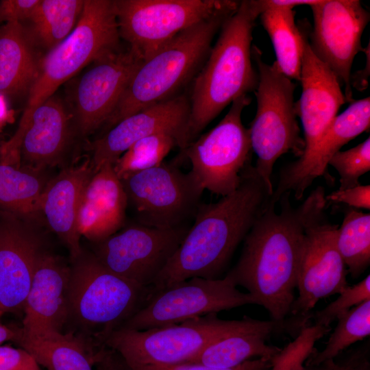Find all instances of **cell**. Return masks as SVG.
I'll return each instance as SVG.
<instances>
[{
  "label": "cell",
  "instance_id": "cell-45",
  "mask_svg": "<svg viewBox=\"0 0 370 370\" xmlns=\"http://www.w3.org/2000/svg\"><path fill=\"white\" fill-rule=\"evenodd\" d=\"M6 97L0 94V129L5 124L9 117Z\"/></svg>",
  "mask_w": 370,
  "mask_h": 370
},
{
  "label": "cell",
  "instance_id": "cell-34",
  "mask_svg": "<svg viewBox=\"0 0 370 370\" xmlns=\"http://www.w3.org/2000/svg\"><path fill=\"white\" fill-rule=\"evenodd\" d=\"M330 330V326H306L295 338L271 359L272 370H302L303 364L314 349L315 343Z\"/></svg>",
  "mask_w": 370,
  "mask_h": 370
},
{
  "label": "cell",
  "instance_id": "cell-12",
  "mask_svg": "<svg viewBox=\"0 0 370 370\" xmlns=\"http://www.w3.org/2000/svg\"><path fill=\"white\" fill-rule=\"evenodd\" d=\"M250 102L247 95L236 98L218 125L181 150L204 190L224 197L238 187L251 149L248 129L241 119Z\"/></svg>",
  "mask_w": 370,
  "mask_h": 370
},
{
  "label": "cell",
  "instance_id": "cell-33",
  "mask_svg": "<svg viewBox=\"0 0 370 370\" xmlns=\"http://www.w3.org/2000/svg\"><path fill=\"white\" fill-rule=\"evenodd\" d=\"M175 146L181 149L179 138L169 132L157 133L134 143L113 164L120 180L160 165Z\"/></svg>",
  "mask_w": 370,
  "mask_h": 370
},
{
  "label": "cell",
  "instance_id": "cell-29",
  "mask_svg": "<svg viewBox=\"0 0 370 370\" xmlns=\"http://www.w3.org/2000/svg\"><path fill=\"white\" fill-rule=\"evenodd\" d=\"M269 36L280 71L288 78L300 82L304 51V29L295 21L291 9H269L259 16Z\"/></svg>",
  "mask_w": 370,
  "mask_h": 370
},
{
  "label": "cell",
  "instance_id": "cell-24",
  "mask_svg": "<svg viewBox=\"0 0 370 370\" xmlns=\"http://www.w3.org/2000/svg\"><path fill=\"white\" fill-rule=\"evenodd\" d=\"M91 161L62 171L49 180L40 199L42 212L52 231L66 245L71 260L83 251L77 216L85 187L94 173Z\"/></svg>",
  "mask_w": 370,
  "mask_h": 370
},
{
  "label": "cell",
  "instance_id": "cell-30",
  "mask_svg": "<svg viewBox=\"0 0 370 370\" xmlns=\"http://www.w3.org/2000/svg\"><path fill=\"white\" fill-rule=\"evenodd\" d=\"M16 343L48 370H93V357L72 333L31 337L21 331Z\"/></svg>",
  "mask_w": 370,
  "mask_h": 370
},
{
  "label": "cell",
  "instance_id": "cell-28",
  "mask_svg": "<svg viewBox=\"0 0 370 370\" xmlns=\"http://www.w3.org/2000/svg\"><path fill=\"white\" fill-rule=\"evenodd\" d=\"M85 0H40L23 24L34 46L47 52L64 40L75 27Z\"/></svg>",
  "mask_w": 370,
  "mask_h": 370
},
{
  "label": "cell",
  "instance_id": "cell-16",
  "mask_svg": "<svg viewBox=\"0 0 370 370\" xmlns=\"http://www.w3.org/2000/svg\"><path fill=\"white\" fill-rule=\"evenodd\" d=\"M143 61L122 47L92 62L77 82L70 109L75 130L87 136L111 117L130 78Z\"/></svg>",
  "mask_w": 370,
  "mask_h": 370
},
{
  "label": "cell",
  "instance_id": "cell-14",
  "mask_svg": "<svg viewBox=\"0 0 370 370\" xmlns=\"http://www.w3.org/2000/svg\"><path fill=\"white\" fill-rule=\"evenodd\" d=\"M190 227L162 229L139 223L124 226L94 243L92 252L115 274L143 286H152L181 245Z\"/></svg>",
  "mask_w": 370,
  "mask_h": 370
},
{
  "label": "cell",
  "instance_id": "cell-21",
  "mask_svg": "<svg viewBox=\"0 0 370 370\" xmlns=\"http://www.w3.org/2000/svg\"><path fill=\"white\" fill-rule=\"evenodd\" d=\"M70 267L60 257L40 256L25 299L21 334L31 337L63 333L68 323Z\"/></svg>",
  "mask_w": 370,
  "mask_h": 370
},
{
  "label": "cell",
  "instance_id": "cell-5",
  "mask_svg": "<svg viewBox=\"0 0 370 370\" xmlns=\"http://www.w3.org/2000/svg\"><path fill=\"white\" fill-rule=\"evenodd\" d=\"M68 287V322L73 321L95 344L106 338L147 303L153 286H143L104 267L92 252L71 260Z\"/></svg>",
  "mask_w": 370,
  "mask_h": 370
},
{
  "label": "cell",
  "instance_id": "cell-27",
  "mask_svg": "<svg viewBox=\"0 0 370 370\" xmlns=\"http://www.w3.org/2000/svg\"><path fill=\"white\" fill-rule=\"evenodd\" d=\"M43 171L0 163V211L21 219L40 213L49 181Z\"/></svg>",
  "mask_w": 370,
  "mask_h": 370
},
{
  "label": "cell",
  "instance_id": "cell-42",
  "mask_svg": "<svg viewBox=\"0 0 370 370\" xmlns=\"http://www.w3.org/2000/svg\"><path fill=\"white\" fill-rule=\"evenodd\" d=\"M366 55L367 62L365 69L358 71L356 73L351 75L350 83L352 87L359 91L365 90L368 86V78L370 71V51L369 42L368 46L364 48L363 51Z\"/></svg>",
  "mask_w": 370,
  "mask_h": 370
},
{
  "label": "cell",
  "instance_id": "cell-10",
  "mask_svg": "<svg viewBox=\"0 0 370 370\" xmlns=\"http://www.w3.org/2000/svg\"><path fill=\"white\" fill-rule=\"evenodd\" d=\"M325 206L314 212L306 227L297 275L299 295L288 314L291 321L284 325L290 332H299L308 326L310 312L321 299L340 294L349 286L347 269L336 245L338 226L324 216Z\"/></svg>",
  "mask_w": 370,
  "mask_h": 370
},
{
  "label": "cell",
  "instance_id": "cell-37",
  "mask_svg": "<svg viewBox=\"0 0 370 370\" xmlns=\"http://www.w3.org/2000/svg\"><path fill=\"white\" fill-rule=\"evenodd\" d=\"M271 367V360L258 358L232 368H217L199 363L182 362L167 365H147L134 370H268Z\"/></svg>",
  "mask_w": 370,
  "mask_h": 370
},
{
  "label": "cell",
  "instance_id": "cell-38",
  "mask_svg": "<svg viewBox=\"0 0 370 370\" xmlns=\"http://www.w3.org/2000/svg\"><path fill=\"white\" fill-rule=\"evenodd\" d=\"M40 366L23 348L0 345V370H42Z\"/></svg>",
  "mask_w": 370,
  "mask_h": 370
},
{
  "label": "cell",
  "instance_id": "cell-15",
  "mask_svg": "<svg viewBox=\"0 0 370 370\" xmlns=\"http://www.w3.org/2000/svg\"><path fill=\"white\" fill-rule=\"evenodd\" d=\"M313 29L308 38L314 54L345 86L347 102H352L350 83L354 59L363 51L361 38L370 14L358 0H319L311 6Z\"/></svg>",
  "mask_w": 370,
  "mask_h": 370
},
{
  "label": "cell",
  "instance_id": "cell-26",
  "mask_svg": "<svg viewBox=\"0 0 370 370\" xmlns=\"http://www.w3.org/2000/svg\"><path fill=\"white\" fill-rule=\"evenodd\" d=\"M278 325L264 321L256 328L234 332L206 346L185 362L199 363L217 368L237 367L253 357L271 360L281 348L267 345V338Z\"/></svg>",
  "mask_w": 370,
  "mask_h": 370
},
{
  "label": "cell",
  "instance_id": "cell-25",
  "mask_svg": "<svg viewBox=\"0 0 370 370\" xmlns=\"http://www.w3.org/2000/svg\"><path fill=\"white\" fill-rule=\"evenodd\" d=\"M23 24L0 25V94L5 97L27 96L36 77L40 60Z\"/></svg>",
  "mask_w": 370,
  "mask_h": 370
},
{
  "label": "cell",
  "instance_id": "cell-36",
  "mask_svg": "<svg viewBox=\"0 0 370 370\" xmlns=\"http://www.w3.org/2000/svg\"><path fill=\"white\" fill-rule=\"evenodd\" d=\"M326 307L312 314L314 325L330 326L340 316L366 300L370 299V275L353 286H348Z\"/></svg>",
  "mask_w": 370,
  "mask_h": 370
},
{
  "label": "cell",
  "instance_id": "cell-17",
  "mask_svg": "<svg viewBox=\"0 0 370 370\" xmlns=\"http://www.w3.org/2000/svg\"><path fill=\"white\" fill-rule=\"evenodd\" d=\"M73 126L71 110L60 97L53 95L34 110L25 126L0 147L1 163L13 165L17 159L22 166L38 170L58 164L70 144Z\"/></svg>",
  "mask_w": 370,
  "mask_h": 370
},
{
  "label": "cell",
  "instance_id": "cell-39",
  "mask_svg": "<svg viewBox=\"0 0 370 370\" xmlns=\"http://www.w3.org/2000/svg\"><path fill=\"white\" fill-rule=\"evenodd\" d=\"M327 202L343 203L350 207L370 209V185L359 184L345 189H338L325 196Z\"/></svg>",
  "mask_w": 370,
  "mask_h": 370
},
{
  "label": "cell",
  "instance_id": "cell-22",
  "mask_svg": "<svg viewBox=\"0 0 370 370\" xmlns=\"http://www.w3.org/2000/svg\"><path fill=\"white\" fill-rule=\"evenodd\" d=\"M303 29L302 90L300 99L295 102L296 115L300 117L304 128L305 147L302 156L317 143L341 106L347 102L336 76L312 51L308 29Z\"/></svg>",
  "mask_w": 370,
  "mask_h": 370
},
{
  "label": "cell",
  "instance_id": "cell-8",
  "mask_svg": "<svg viewBox=\"0 0 370 370\" xmlns=\"http://www.w3.org/2000/svg\"><path fill=\"white\" fill-rule=\"evenodd\" d=\"M251 58L258 67V83L256 113L248 131L251 149L257 156L254 168L271 196V175L276 160L287 153L301 157L305 144L295 109V84L275 62L267 64L256 46L251 47Z\"/></svg>",
  "mask_w": 370,
  "mask_h": 370
},
{
  "label": "cell",
  "instance_id": "cell-41",
  "mask_svg": "<svg viewBox=\"0 0 370 370\" xmlns=\"http://www.w3.org/2000/svg\"><path fill=\"white\" fill-rule=\"evenodd\" d=\"M319 0H258L259 7L263 12L269 9H291L302 5L311 6Z\"/></svg>",
  "mask_w": 370,
  "mask_h": 370
},
{
  "label": "cell",
  "instance_id": "cell-19",
  "mask_svg": "<svg viewBox=\"0 0 370 370\" xmlns=\"http://www.w3.org/2000/svg\"><path fill=\"white\" fill-rule=\"evenodd\" d=\"M190 100L184 94L146 108L121 120L92 144L94 171L115 162L136 141L160 132L175 135L181 150L189 144Z\"/></svg>",
  "mask_w": 370,
  "mask_h": 370
},
{
  "label": "cell",
  "instance_id": "cell-20",
  "mask_svg": "<svg viewBox=\"0 0 370 370\" xmlns=\"http://www.w3.org/2000/svg\"><path fill=\"white\" fill-rule=\"evenodd\" d=\"M42 252L36 232L21 219L0 211V317L23 311Z\"/></svg>",
  "mask_w": 370,
  "mask_h": 370
},
{
  "label": "cell",
  "instance_id": "cell-18",
  "mask_svg": "<svg viewBox=\"0 0 370 370\" xmlns=\"http://www.w3.org/2000/svg\"><path fill=\"white\" fill-rule=\"evenodd\" d=\"M370 126V97L354 100L336 115L313 148L283 168L269 204L275 205L285 193L293 192L301 199L315 179L325 176L329 161L341 148Z\"/></svg>",
  "mask_w": 370,
  "mask_h": 370
},
{
  "label": "cell",
  "instance_id": "cell-46",
  "mask_svg": "<svg viewBox=\"0 0 370 370\" xmlns=\"http://www.w3.org/2000/svg\"><path fill=\"white\" fill-rule=\"evenodd\" d=\"M345 370H370L368 361L365 360L354 365H345Z\"/></svg>",
  "mask_w": 370,
  "mask_h": 370
},
{
  "label": "cell",
  "instance_id": "cell-32",
  "mask_svg": "<svg viewBox=\"0 0 370 370\" xmlns=\"http://www.w3.org/2000/svg\"><path fill=\"white\" fill-rule=\"evenodd\" d=\"M337 321L325 348L320 352L314 349L308 358V367L334 360L347 347L370 335V299L354 307Z\"/></svg>",
  "mask_w": 370,
  "mask_h": 370
},
{
  "label": "cell",
  "instance_id": "cell-23",
  "mask_svg": "<svg viewBox=\"0 0 370 370\" xmlns=\"http://www.w3.org/2000/svg\"><path fill=\"white\" fill-rule=\"evenodd\" d=\"M127 198L113 165L94 172L84 190L77 216L81 236L92 243L118 232L125 224Z\"/></svg>",
  "mask_w": 370,
  "mask_h": 370
},
{
  "label": "cell",
  "instance_id": "cell-9",
  "mask_svg": "<svg viewBox=\"0 0 370 370\" xmlns=\"http://www.w3.org/2000/svg\"><path fill=\"white\" fill-rule=\"evenodd\" d=\"M230 0H114L121 39L143 62Z\"/></svg>",
  "mask_w": 370,
  "mask_h": 370
},
{
  "label": "cell",
  "instance_id": "cell-11",
  "mask_svg": "<svg viewBox=\"0 0 370 370\" xmlns=\"http://www.w3.org/2000/svg\"><path fill=\"white\" fill-rule=\"evenodd\" d=\"M247 304H256L227 273L216 280L192 278L153 291L138 311L118 329L143 330L180 323L191 319Z\"/></svg>",
  "mask_w": 370,
  "mask_h": 370
},
{
  "label": "cell",
  "instance_id": "cell-7",
  "mask_svg": "<svg viewBox=\"0 0 370 370\" xmlns=\"http://www.w3.org/2000/svg\"><path fill=\"white\" fill-rule=\"evenodd\" d=\"M264 321L245 317L223 320L217 313L180 323L143 330L116 329L103 345L116 352L130 370L147 365L182 363L210 343L234 332L259 326Z\"/></svg>",
  "mask_w": 370,
  "mask_h": 370
},
{
  "label": "cell",
  "instance_id": "cell-40",
  "mask_svg": "<svg viewBox=\"0 0 370 370\" xmlns=\"http://www.w3.org/2000/svg\"><path fill=\"white\" fill-rule=\"evenodd\" d=\"M40 0H1L0 25L18 22L24 24L31 16Z\"/></svg>",
  "mask_w": 370,
  "mask_h": 370
},
{
  "label": "cell",
  "instance_id": "cell-4",
  "mask_svg": "<svg viewBox=\"0 0 370 370\" xmlns=\"http://www.w3.org/2000/svg\"><path fill=\"white\" fill-rule=\"evenodd\" d=\"M241 1L229 3L211 16L176 35L148 60L130 78L111 117L108 130L121 120L182 93L193 83L212 48L214 36L238 9Z\"/></svg>",
  "mask_w": 370,
  "mask_h": 370
},
{
  "label": "cell",
  "instance_id": "cell-2",
  "mask_svg": "<svg viewBox=\"0 0 370 370\" xmlns=\"http://www.w3.org/2000/svg\"><path fill=\"white\" fill-rule=\"evenodd\" d=\"M270 194L247 164L238 187L215 203H201L181 245L154 280L153 291L192 278L216 280L268 205Z\"/></svg>",
  "mask_w": 370,
  "mask_h": 370
},
{
  "label": "cell",
  "instance_id": "cell-35",
  "mask_svg": "<svg viewBox=\"0 0 370 370\" xmlns=\"http://www.w3.org/2000/svg\"><path fill=\"white\" fill-rule=\"evenodd\" d=\"M340 176V190L360 184L359 178L370 170V138L346 151H338L329 161Z\"/></svg>",
  "mask_w": 370,
  "mask_h": 370
},
{
  "label": "cell",
  "instance_id": "cell-13",
  "mask_svg": "<svg viewBox=\"0 0 370 370\" xmlns=\"http://www.w3.org/2000/svg\"><path fill=\"white\" fill-rule=\"evenodd\" d=\"M138 223L169 229L194 217L204 188L193 173L183 172L174 162L134 173L121 180Z\"/></svg>",
  "mask_w": 370,
  "mask_h": 370
},
{
  "label": "cell",
  "instance_id": "cell-31",
  "mask_svg": "<svg viewBox=\"0 0 370 370\" xmlns=\"http://www.w3.org/2000/svg\"><path fill=\"white\" fill-rule=\"evenodd\" d=\"M336 245L348 273L358 278L370 264V214L347 210L337 230Z\"/></svg>",
  "mask_w": 370,
  "mask_h": 370
},
{
  "label": "cell",
  "instance_id": "cell-6",
  "mask_svg": "<svg viewBox=\"0 0 370 370\" xmlns=\"http://www.w3.org/2000/svg\"><path fill=\"white\" fill-rule=\"evenodd\" d=\"M121 48L114 0H85L72 32L40 59L16 131L25 126L34 110L63 83L88 64Z\"/></svg>",
  "mask_w": 370,
  "mask_h": 370
},
{
  "label": "cell",
  "instance_id": "cell-43",
  "mask_svg": "<svg viewBox=\"0 0 370 370\" xmlns=\"http://www.w3.org/2000/svg\"><path fill=\"white\" fill-rule=\"evenodd\" d=\"M21 328H10L0 322V345L5 341H14L19 337Z\"/></svg>",
  "mask_w": 370,
  "mask_h": 370
},
{
  "label": "cell",
  "instance_id": "cell-44",
  "mask_svg": "<svg viewBox=\"0 0 370 370\" xmlns=\"http://www.w3.org/2000/svg\"><path fill=\"white\" fill-rule=\"evenodd\" d=\"M312 369H306L304 367L302 370H345V365H339L334 362V360H330L324 362L323 363L318 365L311 367Z\"/></svg>",
  "mask_w": 370,
  "mask_h": 370
},
{
  "label": "cell",
  "instance_id": "cell-1",
  "mask_svg": "<svg viewBox=\"0 0 370 370\" xmlns=\"http://www.w3.org/2000/svg\"><path fill=\"white\" fill-rule=\"evenodd\" d=\"M285 193L281 210L269 204L244 238L236 266L228 273L236 286L247 290L256 304L269 312L271 321L284 328L295 299L297 275L306 225L326 206L324 188L317 187L298 207Z\"/></svg>",
  "mask_w": 370,
  "mask_h": 370
},
{
  "label": "cell",
  "instance_id": "cell-3",
  "mask_svg": "<svg viewBox=\"0 0 370 370\" xmlns=\"http://www.w3.org/2000/svg\"><path fill=\"white\" fill-rule=\"evenodd\" d=\"M262 11L258 0L240 1L222 25L203 67L192 83L188 125L189 143L240 96L256 90L258 74L252 66V32Z\"/></svg>",
  "mask_w": 370,
  "mask_h": 370
}]
</instances>
